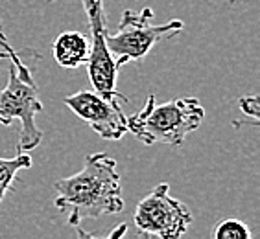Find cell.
<instances>
[{
	"instance_id": "5b68a950",
	"label": "cell",
	"mask_w": 260,
	"mask_h": 239,
	"mask_svg": "<svg viewBox=\"0 0 260 239\" xmlns=\"http://www.w3.org/2000/svg\"><path fill=\"white\" fill-rule=\"evenodd\" d=\"M55 2V0H48ZM87 19H89L90 28V52L87 59V68H89V79L92 83L96 94L111 101L118 103H127V96L118 92L116 89V77H118V68L115 55L111 54L107 45H105V31H107V15H105L104 0H83Z\"/></svg>"
},
{
	"instance_id": "52a82bcc",
	"label": "cell",
	"mask_w": 260,
	"mask_h": 239,
	"mask_svg": "<svg viewBox=\"0 0 260 239\" xmlns=\"http://www.w3.org/2000/svg\"><path fill=\"white\" fill-rule=\"evenodd\" d=\"M63 101L104 140H120L127 133V116L118 101L105 100L94 90H80Z\"/></svg>"
},
{
	"instance_id": "6da1fadb",
	"label": "cell",
	"mask_w": 260,
	"mask_h": 239,
	"mask_svg": "<svg viewBox=\"0 0 260 239\" xmlns=\"http://www.w3.org/2000/svg\"><path fill=\"white\" fill-rule=\"evenodd\" d=\"M54 189L57 193L54 205L61 214L69 215V226H80L83 219H98L124 210L116 160L105 153L89 154L83 170L57 180Z\"/></svg>"
},
{
	"instance_id": "7c38bea8",
	"label": "cell",
	"mask_w": 260,
	"mask_h": 239,
	"mask_svg": "<svg viewBox=\"0 0 260 239\" xmlns=\"http://www.w3.org/2000/svg\"><path fill=\"white\" fill-rule=\"evenodd\" d=\"M238 105H240V110L245 116H251V118L258 120L260 118V101L258 96L251 94V96H242L238 100Z\"/></svg>"
},
{
	"instance_id": "9c48e42d",
	"label": "cell",
	"mask_w": 260,
	"mask_h": 239,
	"mask_svg": "<svg viewBox=\"0 0 260 239\" xmlns=\"http://www.w3.org/2000/svg\"><path fill=\"white\" fill-rule=\"evenodd\" d=\"M31 156L28 153H17L13 158H0V203L4 201L6 193L11 191L13 182L17 179V173L20 170H30Z\"/></svg>"
},
{
	"instance_id": "8992f818",
	"label": "cell",
	"mask_w": 260,
	"mask_h": 239,
	"mask_svg": "<svg viewBox=\"0 0 260 239\" xmlns=\"http://www.w3.org/2000/svg\"><path fill=\"white\" fill-rule=\"evenodd\" d=\"M139 234L160 239H177L192 223L190 210L170 195V184L160 182L140 201L133 215Z\"/></svg>"
},
{
	"instance_id": "4fadbf2b",
	"label": "cell",
	"mask_w": 260,
	"mask_h": 239,
	"mask_svg": "<svg viewBox=\"0 0 260 239\" xmlns=\"http://www.w3.org/2000/svg\"><path fill=\"white\" fill-rule=\"evenodd\" d=\"M125 230H127V224H124V223L118 224V228L113 230V232L109 234V237H111V239H113V237H120L122 234H125Z\"/></svg>"
},
{
	"instance_id": "5bb4252c",
	"label": "cell",
	"mask_w": 260,
	"mask_h": 239,
	"mask_svg": "<svg viewBox=\"0 0 260 239\" xmlns=\"http://www.w3.org/2000/svg\"><path fill=\"white\" fill-rule=\"evenodd\" d=\"M0 59H10V54H8V52H0Z\"/></svg>"
},
{
	"instance_id": "7a4b0ae2",
	"label": "cell",
	"mask_w": 260,
	"mask_h": 239,
	"mask_svg": "<svg viewBox=\"0 0 260 239\" xmlns=\"http://www.w3.org/2000/svg\"><path fill=\"white\" fill-rule=\"evenodd\" d=\"M205 120V109L198 98H179L157 103L151 92L137 114L127 118V131L146 145H181Z\"/></svg>"
},
{
	"instance_id": "9a60e30c",
	"label": "cell",
	"mask_w": 260,
	"mask_h": 239,
	"mask_svg": "<svg viewBox=\"0 0 260 239\" xmlns=\"http://www.w3.org/2000/svg\"><path fill=\"white\" fill-rule=\"evenodd\" d=\"M231 2H235V0H231Z\"/></svg>"
},
{
	"instance_id": "3957f363",
	"label": "cell",
	"mask_w": 260,
	"mask_h": 239,
	"mask_svg": "<svg viewBox=\"0 0 260 239\" xmlns=\"http://www.w3.org/2000/svg\"><path fill=\"white\" fill-rule=\"evenodd\" d=\"M151 19H153L151 8H144L139 13L125 10L115 33L105 31V45L111 54L115 55L118 66L144 59L157 43L170 39L185 28L183 20H170L166 24H151Z\"/></svg>"
},
{
	"instance_id": "8fae6325",
	"label": "cell",
	"mask_w": 260,
	"mask_h": 239,
	"mask_svg": "<svg viewBox=\"0 0 260 239\" xmlns=\"http://www.w3.org/2000/svg\"><path fill=\"white\" fill-rule=\"evenodd\" d=\"M0 48L10 54V61L13 63V65H15V68H17V72H19L20 77H24V79H30V77H31L30 66L26 65V63H22L20 55L17 54L13 48H11V45L8 43V39H6V33H4V30H2V26H0Z\"/></svg>"
},
{
	"instance_id": "ba28073f",
	"label": "cell",
	"mask_w": 260,
	"mask_h": 239,
	"mask_svg": "<svg viewBox=\"0 0 260 239\" xmlns=\"http://www.w3.org/2000/svg\"><path fill=\"white\" fill-rule=\"evenodd\" d=\"M57 65L63 68H78L85 65L90 52V39L80 31H63L52 45Z\"/></svg>"
},
{
	"instance_id": "30bf717a",
	"label": "cell",
	"mask_w": 260,
	"mask_h": 239,
	"mask_svg": "<svg viewBox=\"0 0 260 239\" xmlns=\"http://www.w3.org/2000/svg\"><path fill=\"white\" fill-rule=\"evenodd\" d=\"M212 239H251V230L247 228V224L242 223L240 219H223L216 224L212 232H210Z\"/></svg>"
},
{
	"instance_id": "277c9868",
	"label": "cell",
	"mask_w": 260,
	"mask_h": 239,
	"mask_svg": "<svg viewBox=\"0 0 260 239\" xmlns=\"http://www.w3.org/2000/svg\"><path fill=\"white\" fill-rule=\"evenodd\" d=\"M41 110L43 103L39 100V89L35 85L34 77H20L15 65L10 61L8 85L0 90V124L11 125L13 120H20L17 153L31 151L41 144L43 131L35 125V116Z\"/></svg>"
}]
</instances>
